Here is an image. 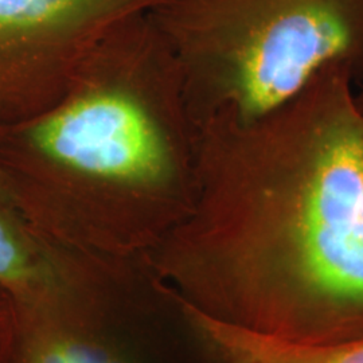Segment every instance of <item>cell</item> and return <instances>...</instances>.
<instances>
[{
	"label": "cell",
	"mask_w": 363,
	"mask_h": 363,
	"mask_svg": "<svg viewBox=\"0 0 363 363\" xmlns=\"http://www.w3.org/2000/svg\"><path fill=\"white\" fill-rule=\"evenodd\" d=\"M331 66L247 125L198 132L194 206L169 259L202 310L298 343L363 337V113Z\"/></svg>",
	"instance_id": "obj_1"
},
{
	"label": "cell",
	"mask_w": 363,
	"mask_h": 363,
	"mask_svg": "<svg viewBox=\"0 0 363 363\" xmlns=\"http://www.w3.org/2000/svg\"><path fill=\"white\" fill-rule=\"evenodd\" d=\"M163 1L0 0V127L50 108L111 28Z\"/></svg>",
	"instance_id": "obj_4"
},
{
	"label": "cell",
	"mask_w": 363,
	"mask_h": 363,
	"mask_svg": "<svg viewBox=\"0 0 363 363\" xmlns=\"http://www.w3.org/2000/svg\"><path fill=\"white\" fill-rule=\"evenodd\" d=\"M22 363H121L108 351L82 340H54L33 347Z\"/></svg>",
	"instance_id": "obj_7"
},
{
	"label": "cell",
	"mask_w": 363,
	"mask_h": 363,
	"mask_svg": "<svg viewBox=\"0 0 363 363\" xmlns=\"http://www.w3.org/2000/svg\"><path fill=\"white\" fill-rule=\"evenodd\" d=\"M179 303L210 363H363V337L328 343L288 342L222 320L190 300Z\"/></svg>",
	"instance_id": "obj_5"
},
{
	"label": "cell",
	"mask_w": 363,
	"mask_h": 363,
	"mask_svg": "<svg viewBox=\"0 0 363 363\" xmlns=\"http://www.w3.org/2000/svg\"><path fill=\"white\" fill-rule=\"evenodd\" d=\"M198 144L177 61L148 11L111 28L57 103L0 127V178L57 242L140 247L193 210Z\"/></svg>",
	"instance_id": "obj_2"
},
{
	"label": "cell",
	"mask_w": 363,
	"mask_h": 363,
	"mask_svg": "<svg viewBox=\"0 0 363 363\" xmlns=\"http://www.w3.org/2000/svg\"><path fill=\"white\" fill-rule=\"evenodd\" d=\"M354 94H355L357 105L363 113V64L359 70V74L357 77V81H355V85H354Z\"/></svg>",
	"instance_id": "obj_8"
},
{
	"label": "cell",
	"mask_w": 363,
	"mask_h": 363,
	"mask_svg": "<svg viewBox=\"0 0 363 363\" xmlns=\"http://www.w3.org/2000/svg\"><path fill=\"white\" fill-rule=\"evenodd\" d=\"M1 289H3V288H1Z\"/></svg>",
	"instance_id": "obj_9"
},
{
	"label": "cell",
	"mask_w": 363,
	"mask_h": 363,
	"mask_svg": "<svg viewBox=\"0 0 363 363\" xmlns=\"http://www.w3.org/2000/svg\"><path fill=\"white\" fill-rule=\"evenodd\" d=\"M151 13L196 130L247 125L327 67H362L363 0H166Z\"/></svg>",
	"instance_id": "obj_3"
},
{
	"label": "cell",
	"mask_w": 363,
	"mask_h": 363,
	"mask_svg": "<svg viewBox=\"0 0 363 363\" xmlns=\"http://www.w3.org/2000/svg\"><path fill=\"white\" fill-rule=\"evenodd\" d=\"M57 245L28 220L0 178V288L28 300L50 269Z\"/></svg>",
	"instance_id": "obj_6"
}]
</instances>
